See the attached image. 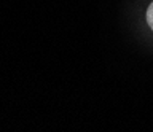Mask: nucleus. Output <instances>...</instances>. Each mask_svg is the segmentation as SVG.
<instances>
[{
	"mask_svg": "<svg viewBox=\"0 0 153 132\" xmlns=\"http://www.w3.org/2000/svg\"><path fill=\"white\" fill-rule=\"evenodd\" d=\"M147 22H148V26H150V29L153 30V2L150 3V7H148V10H147Z\"/></svg>",
	"mask_w": 153,
	"mask_h": 132,
	"instance_id": "f257e3e1",
	"label": "nucleus"
}]
</instances>
